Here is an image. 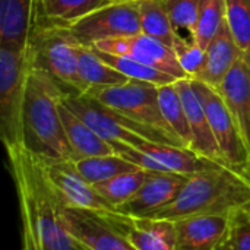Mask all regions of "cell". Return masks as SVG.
Listing matches in <instances>:
<instances>
[{"label":"cell","mask_w":250,"mask_h":250,"mask_svg":"<svg viewBox=\"0 0 250 250\" xmlns=\"http://www.w3.org/2000/svg\"><path fill=\"white\" fill-rule=\"evenodd\" d=\"M97 53L100 54V57L105 63H108L111 67H114L116 70L123 73L130 81L148 82V83H152V85H157V86L168 85V83H173V82L179 81V79L173 78L171 75H168V73H166V72H163L160 69L151 67V66L144 64L141 62H136L133 59L125 57V56H119V54L104 53V51H100V50H97Z\"/></svg>","instance_id":"484cf974"},{"label":"cell","mask_w":250,"mask_h":250,"mask_svg":"<svg viewBox=\"0 0 250 250\" xmlns=\"http://www.w3.org/2000/svg\"><path fill=\"white\" fill-rule=\"evenodd\" d=\"M81 44L67 26L35 23L26 50L29 64L47 72L69 94H81L78 50Z\"/></svg>","instance_id":"277c9868"},{"label":"cell","mask_w":250,"mask_h":250,"mask_svg":"<svg viewBox=\"0 0 250 250\" xmlns=\"http://www.w3.org/2000/svg\"><path fill=\"white\" fill-rule=\"evenodd\" d=\"M226 10H227L226 0H201L198 29L193 41L198 45H201L204 50H207L208 44L214 40V37L224 25Z\"/></svg>","instance_id":"83f0119b"},{"label":"cell","mask_w":250,"mask_h":250,"mask_svg":"<svg viewBox=\"0 0 250 250\" xmlns=\"http://www.w3.org/2000/svg\"><path fill=\"white\" fill-rule=\"evenodd\" d=\"M151 171L138 168L133 171H127L123 174H119L110 180L101 182L98 185H94L98 195L108 202L114 209L125 202H127L145 183Z\"/></svg>","instance_id":"d4e9b609"},{"label":"cell","mask_w":250,"mask_h":250,"mask_svg":"<svg viewBox=\"0 0 250 250\" xmlns=\"http://www.w3.org/2000/svg\"><path fill=\"white\" fill-rule=\"evenodd\" d=\"M250 152V67L240 59L218 89Z\"/></svg>","instance_id":"e0dca14e"},{"label":"cell","mask_w":250,"mask_h":250,"mask_svg":"<svg viewBox=\"0 0 250 250\" xmlns=\"http://www.w3.org/2000/svg\"><path fill=\"white\" fill-rule=\"evenodd\" d=\"M40 1H41V0H38V3H40Z\"/></svg>","instance_id":"d6a6232c"},{"label":"cell","mask_w":250,"mask_h":250,"mask_svg":"<svg viewBox=\"0 0 250 250\" xmlns=\"http://www.w3.org/2000/svg\"><path fill=\"white\" fill-rule=\"evenodd\" d=\"M167 12L177 31H186L189 38H195L198 29L201 0H166Z\"/></svg>","instance_id":"f1b7e54d"},{"label":"cell","mask_w":250,"mask_h":250,"mask_svg":"<svg viewBox=\"0 0 250 250\" xmlns=\"http://www.w3.org/2000/svg\"><path fill=\"white\" fill-rule=\"evenodd\" d=\"M176 54L182 69L190 79H196L205 64V50L198 45L193 40L179 37L174 47L171 48Z\"/></svg>","instance_id":"4dcf8cb0"},{"label":"cell","mask_w":250,"mask_h":250,"mask_svg":"<svg viewBox=\"0 0 250 250\" xmlns=\"http://www.w3.org/2000/svg\"><path fill=\"white\" fill-rule=\"evenodd\" d=\"M82 45L142 34L138 1H111L67 26Z\"/></svg>","instance_id":"ba28073f"},{"label":"cell","mask_w":250,"mask_h":250,"mask_svg":"<svg viewBox=\"0 0 250 250\" xmlns=\"http://www.w3.org/2000/svg\"><path fill=\"white\" fill-rule=\"evenodd\" d=\"M37 9L38 0H0V45L26 47Z\"/></svg>","instance_id":"ac0fdd59"},{"label":"cell","mask_w":250,"mask_h":250,"mask_svg":"<svg viewBox=\"0 0 250 250\" xmlns=\"http://www.w3.org/2000/svg\"><path fill=\"white\" fill-rule=\"evenodd\" d=\"M28 72L26 47L0 45V135L6 151L23 146Z\"/></svg>","instance_id":"5b68a950"},{"label":"cell","mask_w":250,"mask_h":250,"mask_svg":"<svg viewBox=\"0 0 250 250\" xmlns=\"http://www.w3.org/2000/svg\"><path fill=\"white\" fill-rule=\"evenodd\" d=\"M138 4L142 34L149 35L173 48L180 34L171 23L166 0H144L138 1Z\"/></svg>","instance_id":"7402d4cb"},{"label":"cell","mask_w":250,"mask_h":250,"mask_svg":"<svg viewBox=\"0 0 250 250\" xmlns=\"http://www.w3.org/2000/svg\"><path fill=\"white\" fill-rule=\"evenodd\" d=\"M78 173L89 183V185H98L101 182L110 180L119 174L127 173L138 170L135 164L130 161L125 160L123 157L117 154H110V155H97V157H89V158H82V160H75L73 161Z\"/></svg>","instance_id":"603a6c76"},{"label":"cell","mask_w":250,"mask_h":250,"mask_svg":"<svg viewBox=\"0 0 250 250\" xmlns=\"http://www.w3.org/2000/svg\"><path fill=\"white\" fill-rule=\"evenodd\" d=\"M35 161L51 192L64 208L88 211H116L105 202L95 188L89 185L76 170L72 160H57L35 155Z\"/></svg>","instance_id":"9c48e42d"},{"label":"cell","mask_w":250,"mask_h":250,"mask_svg":"<svg viewBox=\"0 0 250 250\" xmlns=\"http://www.w3.org/2000/svg\"><path fill=\"white\" fill-rule=\"evenodd\" d=\"M231 215H196L174 221L176 250H217L230 229Z\"/></svg>","instance_id":"5bb4252c"},{"label":"cell","mask_w":250,"mask_h":250,"mask_svg":"<svg viewBox=\"0 0 250 250\" xmlns=\"http://www.w3.org/2000/svg\"><path fill=\"white\" fill-rule=\"evenodd\" d=\"M95 212L136 250H176L174 221L151 217H133L117 211Z\"/></svg>","instance_id":"30bf717a"},{"label":"cell","mask_w":250,"mask_h":250,"mask_svg":"<svg viewBox=\"0 0 250 250\" xmlns=\"http://www.w3.org/2000/svg\"><path fill=\"white\" fill-rule=\"evenodd\" d=\"M111 3L110 0H41L37 9L35 23H54L70 26L97 9ZM35 26V25H34Z\"/></svg>","instance_id":"44dd1931"},{"label":"cell","mask_w":250,"mask_h":250,"mask_svg":"<svg viewBox=\"0 0 250 250\" xmlns=\"http://www.w3.org/2000/svg\"><path fill=\"white\" fill-rule=\"evenodd\" d=\"M176 86L179 89V94H180V98L185 105L186 116L190 125L192 138H193L192 151L209 161L226 166L223 155L220 152L218 144L215 141L214 132L211 129L205 107L193 89L192 79H179L176 82Z\"/></svg>","instance_id":"9a60e30c"},{"label":"cell","mask_w":250,"mask_h":250,"mask_svg":"<svg viewBox=\"0 0 250 250\" xmlns=\"http://www.w3.org/2000/svg\"><path fill=\"white\" fill-rule=\"evenodd\" d=\"M217 250H250V207L231 214L227 237Z\"/></svg>","instance_id":"f546056e"},{"label":"cell","mask_w":250,"mask_h":250,"mask_svg":"<svg viewBox=\"0 0 250 250\" xmlns=\"http://www.w3.org/2000/svg\"><path fill=\"white\" fill-rule=\"evenodd\" d=\"M60 117L63 122L69 146L73 154V161L97 155L116 154L113 146L107 141L98 136L81 117H78L72 110H69L63 104V100L60 104Z\"/></svg>","instance_id":"d6986e66"},{"label":"cell","mask_w":250,"mask_h":250,"mask_svg":"<svg viewBox=\"0 0 250 250\" xmlns=\"http://www.w3.org/2000/svg\"><path fill=\"white\" fill-rule=\"evenodd\" d=\"M177 82V81H176ZM176 82L158 86V97H160V107L163 111V116L171 130L179 136V139L183 142V145L189 149H192V130L190 125L186 116L185 105L182 103L179 89L176 86Z\"/></svg>","instance_id":"cb8c5ba5"},{"label":"cell","mask_w":250,"mask_h":250,"mask_svg":"<svg viewBox=\"0 0 250 250\" xmlns=\"http://www.w3.org/2000/svg\"><path fill=\"white\" fill-rule=\"evenodd\" d=\"M110 1H144V0H110Z\"/></svg>","instance_id":"1f68e13d"},{"label":"cell","mask_w":250,"mask_h":250,"mask_svg":"<svg viewBox=\"0 0 250 250\" xmlns=\"http://www.w3.org/2000/svg\"><path fill=\"white\" fill-rule=\"evenodd\" d=\"M239 60V48L227 22H224L218 34L205 50V64L196 79L218 91L224 79Z\"/></svg>","instance_id":"2e32d148"},{"label":"cell","mask_w":250,"mask_h":250,"mask_svg":"<svg viewBox=\"0 0 250 250\" xmlns=\"http://www.w3.org/2000/svg\"><path fill=\"white\" fill-rule=\"evenodd\" d=\"M226 22L236 41L240 59L250 67V0H226Z\"/></svg>","instance_id":"4316f807"},{"label":"cell","mask_w":250,"mask_h":250,"mask_svg":"<svg viewBox=\"0 0 250 250\" xmlns=\"http://www.w3.org/2000/svg\"><path fill=\"white\" fill-rule=\"evenodd\" d=\"M78 78L81 94H86L100 88L122 85L130 81L123 73L105 63L95 48L82 44L78 50Z\"/></svg>","instance_id":"ffe728a7"},{"label":"cell","mask_w":250,"mask_h":250,"mask_svg":"<svg viewBox=\"0 0 250 250\" xmlns=\"http://www.w3.org/2000/svg\"><path fill=\"white\" fill-rule=\"evenodd\" d=\"M192 85L205 107L226 166L250 180V152L223 97L217 89L198 79H192Z\"/></svg>","instance_id":"52a82bcc"},{"label":"cell","mask_w":250,"mask_h":250,"mask_svg":"<svg viewBox=\"0 0 250 250\" xmlns=\"http://www.w3.org/2000/svg\"><path fill=\"white\" fill-rule=\"evenodd\" d=\"M63 221L85 250H136L122 234L107 226L95 211L63 207Z\"/></svg>","instance_id":"4fadbf2b"},{"label":"cell","mask_w":250,"mask_h":250,"mask_svg":"<svg viewBox=\"0 0 250 250\" xmlns=\"http://www.w3.org/2000/svg\"><path fill=\"white\" fill-rule=\"evenodd\" d=\"M91 47L104 53L119 54V56L133 59L151 67L160 69L171 75L176 79H190L186 75V72L182 69L173 50L167 47L166 44L160 42L158 40L145 34H138V35L108 40V41H100Z\"/></svg>","instance_id":"8fae6325"},{"label":"cell","mask_w":250,"mask_h":250,"mask_svg":"<svg viewBox=\"0 0 250 250\" xmlns=\"http://www.w3.org/2000/svg\"><path fill=\"white\" fill-rule=\"evenodd\" d=\"M82 95L100 103L101 105L110 108L117 114L129 117L141 125L161 130L179 139V136L171 130V127L163 116L157 85L148 82L129 81L122 85L94 89Z\"/></svg>","instance_id":"8992f818"},{"label":"cell","mask_w":250,"mask_h":250,"mask_svg":"<svg viewBox=\"0 0 250 250\" xmlns=\"http://www.w3.org/2000/svg\"><path fill=\"white\" fill-rule=\"evenodd\" d=\"M67 92L47 72L29 64L23 110V146L40 157L72 160L60 104Z\"/></svg>","instance_id":"3957f363"},{"label":"cell","mask_w":250,"mask_h":250,"mask_svg":"<svg viewBox=\"0 0 250 250\" xmlns=\"http://www.w3.org/2000/svg\"><path fill=\"white\" fill-rule=\"evenodd\" d=\"M188 179L186 174L151 171L142 188L116 211L133 217H151L179 196Z\"/></svg>","instance_id":"7c38bea8"},{"label":"cell","mask_w":250,"mask_h":250,"mask_svg":"<svg viewBox=\"0 0 250 250\" xmlns=\"http://www.w3.org/2000/svg\"><path fill=\"white\" fill-rule=\"evenodd\" d=\"M250 207V180L234 170L212 164L190 174L179 196L151 218L182 220L196 215H231Z\"/></svg>","instance_id":"7a4b0ae2"},{"label":"cell","mask_w":250,"mask_h":250,"mask_svg":"<svg viewBox=\"0 0 250 250\" xmlns=\"http://www.w3.org/2000/svg\"><path fill=\"white\" fill-rule=\"evenodd\" d=\"M22 223V250H85L63 221V204L48 188L32 152L6 151Z\"/></svg>","instance_id":"6da1fadb"}]
</instances>
